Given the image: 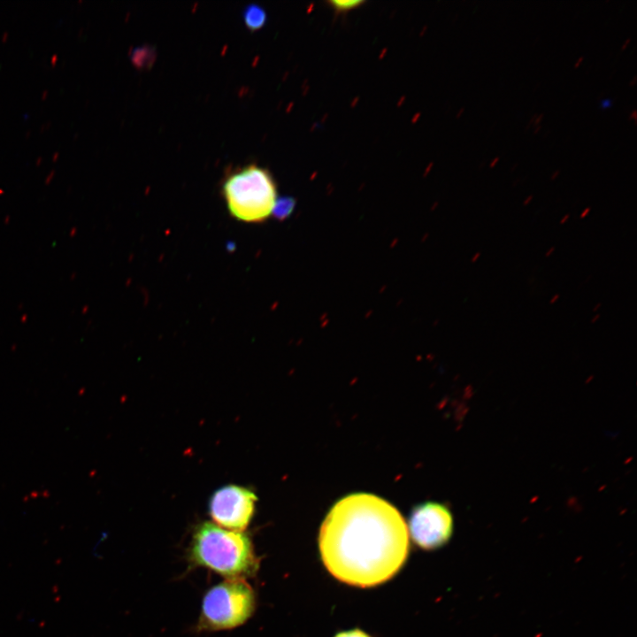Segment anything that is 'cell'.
Instances as JSON below:
<instances>
[{"label":"cell","instance_id":"cell-1","mask_svg":"<svg viewBox=\"0 0 637 637\" xmlns=\"http://www.w3.org/2000/svg\"><path fill=\"white\" fill-rule=\"evenodd\" d=\"M322 561L337 579L361 587L391 579L409 553L407 526L384 499L366 493L343 497L327 513L318 536Z\"/></svg>","mask_w":637,"mask_h":637},{"label":"cell","instance_id":"cell-2","mask_svg":"<svg viewBox=\"0 0 637 637\" xmlns=\"http://www.w3.org/2000/svg\"><path fill=\"white\" fill-rule=\"evenodd\" d=\"M190 567H203L226 579L255 576L259 568L249 537L203 522L195 530L188 553Z\"/></svg>","mask_w":637,"mask_h":637},{"label":"cell","instance_id":"cell-3","mask_svg":"<svg viewBox=\"0 0 637 637\" xmlns=\"http://www.w3.org/2000/svg\"><path fill=\"white\" fill-rule=\"evenodd\" d=\"M221 193L229 214L246 223L266 220L277 200V186L271 173L251 164L234 169L226 175Z\"/></svg>","mask_w":637,"mask_h":637},{"label":"cell","instance_id":"cell-4","mask_svg":"<svg viewBox=\"0 0 637 637\" xmlns=\"http://www.w3.org/2000/svg\"><path fill=\"white\" fill-rule=\"evenodd\" d=\"M256 597L242 579H226L204 594L197 631L229 630L243 625L253 614Z\"/></svg>","mask_w":637,"mask_h":637},{"label":"cell","instance_id":"cell-5","mask_svg":"<svg viewBox=\"0 0 637 637\" xmlns=\"http://www.w3.org/2000/svg\"><path fill=\"white\" fill-rule=\"evenodd\" d=\"M453 516L447 506L439 503L417 505L409 519L412 541L421 549L431 550L442 547L453 533Z\"/></svg>","mask_w":637,"mask_h":637},{"label":"cell","instance_id":"cell-6","mask_svg":"<svg viewBox=\"0 0 637 637\" xmlns=\"http://www.w3.org/2000/svg\"><path fill=\"white\" fill-rule=\"evenodd\" d=\"M256 501L257 496L252 490L227 485L214 492L210 500L209 512L219 526L242 532L253 518Z\"/></svg>","mask_w":637,"mask_h":637},{"label":"cell","instance_id":"cell-7","mask_svg":"<svg viewBox=\"0 0 637 637\" xmlns=\"http://www.w3.org/2000/svg\"><path fill=\"white\" fill-rule=\"evenodd\" d=\"M242 19L248 29L257 31L265 25L267 14L262 6L257 4H250L242 11Z\"/></svg>","mask_w":637,"mask_h":637},{"label":"cell","instance_id":"cell-8","mask_svg":"<svg viewBox=\"0 0 637 637\" xmlns=\"http://www.w3.org/2000/svg\"><path fill=\"white\" fill-rule=\"evenodd\" d=\"M133 65L140 70L150 69L156 61V49L150 45L134 47L129 52Z\"/></svg>","mask_w":637,"mask_h":637},{"label":"cell","instance_id":"cell-9","mask_svg":"<svg viewBox=\"0 0 637 637\" xmlns=\"http://www.w3.org/2000/svg\"><path fill=\"white\" fill-rule=\"evenodd\" d=\"M295 206V201L291 197H280L276 200L272 214L283 219L290 214Z\"/></svg>","mask_w":637,"mask_h":637},{"label":"cell","instance_id":"cell-10","mask_svg":"<svg viewBox=\"0 0 637 637\" xmlns=\"http://www.w3.org/2000/svg\"><path fill=\"white\" fill-rule=\"evenodd\" d=\"M365 2L358 0H347V1H329L328 4L331 7L338 12H343L354 8H357L362 5Z\"/></svg>","mask_w":637,"mask_h":637},{"label":"cell","instance_id":"cell-11","mask_svg":"<svg viewBox=\"0 0 637 637\" xmlns=\"http://www.w3.org/2000/svg\"><path fill=\"white\" fill-rule=\"evenodd\" d=\"M334 637H370L368 634L361 630L354 629L347 632H342L336 634Z\"/></svg>","mask_w":637,"mask_h":637},{"label":"cell","instance_id":"cell-12","mask_svg":"<svg viewBox=\"0 0 637 637\" xmlns=\"http://www.w3.org/2000/svg\"><path fill=\"white\" fill-rule=\"evenodd\" d=\"M590 211H591V208H590V207L586 208V209L580 213V215H579L580 219H584L586 216H587V215L589 214Z\"/></svg>","mask_w":637,"mask_h":637},{"label":"cell","instance_id":"cell-13","mask_svg":"<svg viewBox=\"0 0 637 637\" xmlns=\"http://www.w3.org/2000/svg\"><path fill=\"white\" fill-rule=\"evenodd\" d=\"M569 218H570V214L568 213V214L564 215V216L560 219L559 223H560V224H564L565 222L568 221Z\"/></svg>","mask_w":637,"mask_h":637},{"label":"cell","instance_id":"cell-14","mask_svg":"<svg viewBox=\"0 0 637 637\" xmlns=\"http://www.w3.org/2000/svg\"><path fill=\"white\" fill-rule=\"evenodd\" d=\"M533 199V196H528L523 202L524 205H527Z\"/></svg>","mask_w":637,"mask_h":637},{"label":"cell","instance_id":"cell-15","mask_svg":"<svg viewBox=\"0 0 637 637\" xmlns=\"http://www.w3.org/2000/svg\"><path fill=\"white\" fill-rule=\"evenodd\" d=\"M480 257V252L475 253L474 256L472 257V262L475 263Z\"/></svg>","mask_w":637,"mask_h":637},{"label":"cell","instance_id":"cell-16","mask_svg":"<svg viewBox=\"0 0 637 637\" xmlns=\"http://www.w3.org/2000/svg\"><path fill=\"white\" fill-rule=\"evenodd\" d=\"M499 158H500L499 157H495V158L492 160V162L489 164V166H490V167H494V166L496 165V163L498 162Z\"/></svg>","mask_w":637,"mask_h":637},{"label":"cell","instance_id":"cell-17","mask_svg":"<svg viewBox=\"0 0 637 637\" xmlns=\"http://www.w3.org/2000/svg\"><path fill=\"white\" fill-rule=\"evenodd\" d=\"M560 295L558 294L555 295L549 301L550 303H556L559 299Z\"/></svg>","mask_w":637,"mask_h":637},{"label":"cell","instance_id":"cell-18","mask_svg":"<svg viewBox=\"0 0 637 637\" xmlns=\"http://www.w3.org/2000/svg\"><path fill=\"white\" fill-rule=\"evenodd\" d=\"M555 251V247H551L545 254V257H549Z\"/></svg>","mask_w":637,"mask_h":637},{"label":"cell","instance_id":"cell-19","mask_svg":"<svg viewBox=\"0 0 637 637\" xmlns=\"http://www.w3.org/2000/svg\"><path fill=\"white\" fill-rule=\"evenodd\" d=\"M610 104H611L610 100H605V101H602V106H603V107H608V106H610Z\"/></svg>","mask_w":637,"mask_h":637},{"label":"cell","instance_id":"cell-20","mask_svg":"<svg viewBox=\"0 0 637 637\" xmlns=\"http://www.w3.org/2000/svg\"><path fill=\"white\" fill-rule=\"evenodd\" d=\"M600 317H601L600 314H596V315H595V317H593V318L591 319V323H593V324L595 323Z\"/></svg>","mask_w":637,"mask_h":637},{"label":"cell","instance_id":"cell-21","mask_svg":"<svg viewBox=\"0 0 637 637\" xmlns=\"http://www.w3.org/2000/svg\"><path fill=\"white\" fill-rule=\"evenodd\" d=\"M636 110H633L630 115V119H633L634 120H636Z\"/></svg>","mask_w":637,"mask_h":637},{"label":"cell","instance_id":"cell-22","mask_svg":"<svg viewBox=\"0 0 637 637\" xmlns=\"http://www.w3.org/2000/svg\"><path fill=\"white\" fill-rule=\"evenodd\" d=\"M630 40H631V38H627V39L625 41L624 44H623L622 47H621L622 50H624V49L626 47V45L628 44V42H630Z\"/></svg>","mask_w":637,"mask_h":637},{"label":"cell","instance_id":"cell-23","mask_svg":"<svg viewBox=\"0 0 637 637\" xmlns=\"http://www.w3.org/2000/svg\"><path fill=\"white\" fill-rule=\"evenodd\" d=\"M582 60H583V57L579 58V59L577 60V62L574 65V67H577Z\"/></svg>","mask_w":637,"mask_h":637},{"label":"cell","instance_id":"cell-24","mask_svg":"<svg viewBox=\"0 0 637 637\" xmlns=\"http://www.w3.org/2000/svg\"><path fill=\"white\" fill-rule=\"evenodd\" d=\"M559 173H560V171H558V170L556 171V172L551 175V180H554Z\"/></svg>","mask_w":637,"mask_h":637},{"label":"cell","instance_id":"cell-25","mask_svg":"<svg viewBox=\"0 0 637 637\" xmlns=\"http://www.w3.org/2000/svg\"><path fill=\"white\" fill-rule=\"evenodd\" d=\"M601 305H602V303H598L593 308V311H596L601 307Z\"/></svg>","mask_w":637,"mask_h":637},{"label":"cell","instance_id":"cell-26","mask_svg":"<svg viewBox=\"0 0 637 637\" xmlns=\"http://www.w3.org/2000/svg\"><path fill=\"white\" fill-rule=\"evenodd\" d=\"M542 117H543V113H541V114L539 116V118L536 119L535 124H538V123L541 121V119Z\"/></svg>","mask_w":637,"mask_h":637},{"label":"cell","instance_id":"cell-27","mask_svg":"<svg viewBox=\"0 0 637 637\" xmlns=\"http://www.w3.org/2000/svg\"><path fill=\"white\" fill-rule=\"evenodd\" d=\"M636 79H637V76L634 75L633 78V80H632V81L630 82V85H631V86H633V85L635 83Z\"/></svg>","mask_w":637,"mask_h":637},{"label":"cell","instance_id":"cell-28","mask_svg":"<svg viewBox=\"0 0 637 637\" xmlns=\"http://www.w3.org/2000/svg\"><path fill=\"white\" fill-rule=\"evenodd\" d=\"M58 152L54 153V155H53V160H56V158L58 157Z\"/></svg>","mask_w":637,"mask_h":637},{"label":"cell","instance_id":"cell-29","mask_svg":"<svg viewBox=\"0 0 637 637\" xmlns=\"http://www.w3.org/2000/svg\"><path fill=\"white\" fill-rule=\"evenodd\" d=\"M540 126L537 127V128L534 130V133H537L540 130Z\"/></svg>","mask_w":637,"mask_h":637}]
</instances>
